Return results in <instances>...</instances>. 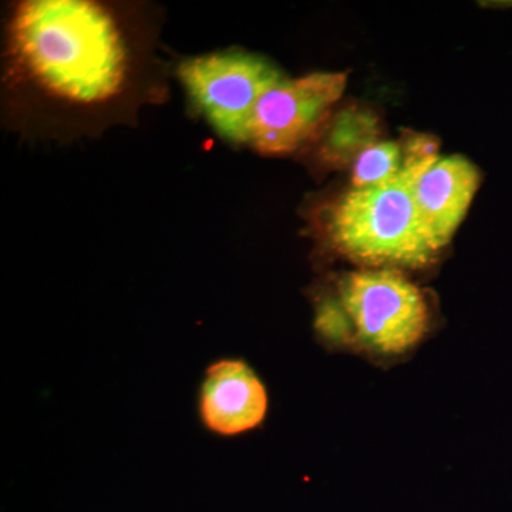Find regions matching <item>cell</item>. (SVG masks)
Segmentation results:
<instances>
[{"label":"cell","instance_id":"obj_9","mask_svg":"<svg viewBox=\"0 0 512 512\" xmlns=\"http://www.w3.org/2000/svg\"><path fill=\"white\" fill-rule=\"evenodd\" d=\"M400 141H382L360 154L352 167V188L372 187L392 180L403 170Z\"/></svg>","mask_w":512,"mask_h":512},{"label":"cell","instance_id":"obj_4","mask_svg":"<svg viewBox=\"0 0 512 512\" xmlns=\"http://www.w3.org/2000/svg\"><path fill=\"white\" fill-rule=\"evenodd\" d=\"M174 73L190 109L234 147L251 144L259 101L286 77L265 57L235 47L183 57Z\"/></svg>","mask_w":512,"mask_h":512},{"label":"cell","instance_id":"obj_3","mask_svg":"<svg viewBox=\"0 0 512 512\" xmlns=\"http://www.w3.org/2000/svg\"><path fill=\"white\" fill-rule=\"evenodd\" d=\"M426 296L397 269H363L340 276L315 305L316 333L333 345L399 355L429 329Z\"/></svg>","mask_w":512,"mask_h":512},{"label":"cell","instance_id":"obj_6","mask_svg":"<svg viewBox=\"0 0 512 512\" xmlns=\"http://www.w3.org/2000/svg\"><path fill=\"white\" fill-rule=\"evenodd\" d=\"M268 409L265 384L245 360L221 357L204 370L197 412L201 426L212 436L234 439L258 429Z\"/></svg>","mask_w":512,"mask_h":512},{"label":"cell","instance_id":"obj_2","mask_svg":"<svg viewBox=\"0 0 512 512\" xmlns=\"http://www.w3.org/2000/svg\"><path fill=\"white\" fill-rule=\"evenodd\" d=\"M434 163L404 165L386 183L350 188L340 195L320 214L329 247L373 269L433 264L441 251L421 218L416 184Z\"/></svg>","mask_w":512,"mask_h":512},{"label":"cell","instance_id":"obj_5","mask_svg":"<svg viewBox=\"0 0 512 512\" xmlns=\"http://www.w3.org/2000/svg\"><path fill=\"white\" fill-rule=\"evenodd\" d=\"M346 84V73L285 77L259 101L249 147L266 157L291 156L306 150L332 116Z\"/></svg>","mask_w":512,"mask_h":512},{"label":"cell","instance_id":"obj_8","mask_svg":"<svg viewBox=\"0 0 512 512\" xmlns=\"http://www.w3.org/2000/svg\"><path fill=\"white\" fill-rule=\"evenodd\" d=\"M383 123L379 114L362 104H350L333 111L319 136L306 148L313 164L323 170L353 167L363 151L379 143Z\"/></svg>","mask_w":512,"mask_h":512},{"label":"cell","instance_id":"obj_10","mask_svg":"<svg viewBox=\"0 0 512 512\" xmlns=\"http://www.w3.org/2000/svg\"><path fill=\"white\" fill-rule=\"evenodd\" d=\"M404 165L434 163L439 160L440 140L431 134L406 131L402 140Z\"/></svg>","mask_w":512,"mask_h":512},{"label":"cell","instance_id":"obj_7","mask_svg":"<svg viewBox=\"0 0 512 512\" xmlns=\"http://www.w3.org/2000/svg\"><path fill=\"white\" fill-rule=\"evenodd\" d=\"M480 184V170L463 156L440 157L417 181L420 215L440 251L466 218Z\"/></svg>","mask_w":512,"mask_h":512},{"label":"cell","instance_id":"obj_1","mask_svg":"<svg viewBox=\"0 0 512 512\" xmlns=\"http://www.w3.org/2000/svg\"><path fill=\"white\" fill-rule=\"evenodd\" d=\"M161 16L143 2L19 0L2 26V121L26 137L69 143L134 126L168 99Z\"/></svg>","mask_w":512,"mask_h":512}]
</instances>
